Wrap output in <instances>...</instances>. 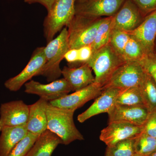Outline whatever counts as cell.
I'll return each instance as SVG.
<instances>
[{
  "label": "cell",
  "instance_id": "cell-1",
  "mask_svg": "<svg viewBox=\"0 0 156 156\" xmlns=\"http://www.w3.org/2000/svg\"><path fill=\"white\" fill-rule=\"evenodd\" d=\"M73 111L53 106L48 102L46 108L48 129L60 137L62 144L68 145L75 140H83V136L74 122Z\"/></svg>",
  "mask_w": 156,
  "mask_h": 156
},
{
  "label": "cell",
  "instance_id": "cell-2",
  "mask_svg": "<svg viewBox=\"0 0 156 156\" xmlns=\"http://www.w3.org/2000/svg\"><path fill=\"white\" fill-rule=\"evenodd\" d=\"M126 61L109 43L93 52L86 62L95 73V82L105 87L115 72Z\"/></svg>",
  "mask_w": 156,
  "mask_h": 156
},
{
  "label": "cell",
  "instance_id": "cell-3",
  "mask_svg": "<svg viewBox=\"0 0 156 156\" xmlns=\"http://www.w3.org/2000/svg\"><path fill=\"white\" fill-rule=\"evenodd\" d=\"M69 49L67 28L65 27L44 47L45 63L37 76H44L50 83L58 80L62 75L60 62Z\"/></svg>",
  "mask_w": 156,
  "mask_h": 156
},
{
  "label": "cell",
  "instance_id": "cell-4",
  "mask_svg": "<svg viewBox=\"0 0 156 156\" xmlns=\"http://www.w3.org/2000/svg\"><path fill=\"white\" fill-rule=\"evenodd\" d=\"M103 17L93 18L75 14L67 27L69 49L91 45Z\"/></svg>",
  "mask_w": 156,
  "mask_h": 156
},
{
  "label": "cell",
  "instance_id": "cell-5",
  "mask_svg": "<svg viewBox=\"0 0 156 156\" xmlns=\"http://www.w3.org/2000/svg\"><path fill=\"white\" fill-rule=\"evenodd\" d=\"M76 2V0H56L44 20V34L47 43L69 25L75 14Z\"/></svg>",
  "mask_w": 156,
  "mask_h": 156
},
{
  "label": "cell",
  "instance_id": "cell-6",
  "mask_svg": "<svg viewBox=\"0 0 156 156\" xmlns=\"http://www.w3.org/2000/svg\"><path fill=\"white\" fill-rule=\"evenodd\" d=\"M145 73L139 61H126L115 72L103 88L115 87L125 89L138 87Z\"/></svg>",
  "mask_w": 156,
  "mask_h": 156
},
{
  "label": "cell",
  "instance_id": "cell-7",
  "mask_svg": "<svg viewBox=\"0 0 156 156\" xmlns=\"http://www.w3.org/2000/svg\"><path fill=\"white\" fill-rule=\"evenodd\" d=\"M45 63L44 47L36 48L25 67L17 75L7 80L5 87L12 92H17L33 77L37 76Z\"/></svg>",
  "mask_w": 156,
  "mask_h": 156
},
{
  "label": "cell",
  "instance_id": "cell-8",
  "mask_svg": "<svg viewBox=\"0 0 156 156\" xmlns=\"http://www.w3.org/2000/svg\"><path fill=\"white\" fill-rule=\"evenodd\" d=\"M24 86L26 93L38 95L40 98L49 102L59 99L72 91L69 84L64 78L58 79L47 84L32 80L26 83Z\"/></svg>",
  "mask_w": 156,
  "mask_h": 156
},
{
  "label": "cell",
  "instance_id": "cell-9",
  "mask_svg": "<svg viewBox=\"0 0 156 156\" xmlns=\"http://www.w3.org/2000/svg\"><path fill=\"white\" fill-rule=\"evenodd\" d=\"M126 0H88L76 3L75 14L93 17L114 16Z\"/></svg>",
  "mask_w": 156,
  "mask_h": 156
},
{
  "label": "cell",
  "instance_id": "cell-10",
  "mask_svg": "<svg viewBox=\"0 0 156 156\" xmlns=\"http://www.w3.org/2000/svg\"><path fill=\"white\" fill-rule=\"evenodd\" d=\"M103 90V87L94 83L83 89L49 103L53 106L75 112L89 101L99 96Z\"/></svg>",
  "mask_w": 156,
  "mask_h": 156
},
{
  "label": "cell",
  "instance_id": "cell-11",
  "mask_svg": "<svg viewBox=\"0 0 156 156\" xmlns=\"http://www.w3.org/2000/svg\"><path fill=\"white\" fill-rule=\"evenodd\" d=\"M29 109L30 105L22 100L2 104L0 107V131L5 127L26 125Z\"/></svg>",
  "mask_w": 156,
  "mask_h": 156
},
{
  "label": "cell",
  "instance_id": "cell-12",
  "mask_svg": "<svg viewBox=\"0 0 156 156\" xmlns=\"http://www.w3.org/2000/svg\"><path fill=\"white\" fill-rule=\"evenodd\" d=\"M143 131V126L113 122L109 123L108 126L101 130L99 138L107 146H112L122 140L135 138L141 134Z\"/></svg>",
  "mask_w": 156,
  "mask_h": 156
},
{
  "label": "cell",
  "instance_id": "cell-13",
  "mask_svg": "<svg viewBox=\"0 0 156 156\" xmlns=\"http://www.w3.org/2000/svg\"><path fill=\"white\" fill-rule=\"evenodd\" d=\"M150 113L149 111L145 106H127L115 104L108 113V123L119 122L143 126Z\"/></svg>",
  "mask_w": 156,
  "mask_h": 156
},
{
  "label": "cell",
  "instance_id": "cell-14",
  "mask_svg": "<svg viewBox=\"0 0 156 156\" xmlns=\"http://www.w3.org/2000/svg\"><path fill=\"white\" fill-rule=\"evenodd\" d=\"M144 17L132 0H126L113 16L114 28L129 33L134 30Z\"/></svg>",
  "mask_w": 156,
  "mask_h": 156
},
{
  "label": "cell",
  "instance_id": "cell-15",
  "mask_svg": "<svg viewBox=\"0 0 156 156\" xmlns=\"http://www.w3.org/2000/svg\"><path fill=\"white\" fill-rule=\"evenodd\" d=\"M121 89L115 87L104 89L101 94L97 97L92 105L78 115V121L80 123H83L96 115L103 113H108L116 104L117 96Z\"/></svg>",
  "mask_w": 156,
  "mask_h": 156
},
{
  "label": "cell",
  "instance_id": "cell-16",
  "mask_svg": "<svg viewBox=\"0 0 156 156\" xmlns=\"http://www.w3.org/2000/svg\"><path fill=\"white\" fill-rule=\"evenodd\" d=\"M128 33L139 42L146 54L153 53L156 38V11L146 16L136 29Z\"/></svg>",
  "mask_w": 156,
  "mask_h": 156
},
{
  "label": "cell",
  "instance_id": "cell-17",
  "mask_svg": "<svg viewBox=\"0 0 156 156\" xmlns=\"http://www.w3.org/2000/svg\"><path fill=\"white\" fill-rule=\"evenodd\" d=\"M92 71L85 63L78 67L64 66L62 69V75L69 84L72 91L75 92L95 82V76L92 74Z\"/></svg>",
  "mask_w": 156,
  "mask_h": 156
},
{
  "label": "cell",
  "instance_id": "cell-18",
  "mask_svg": "<svg viewBox=\"0 0 156 156\" xmlns=\"http://www.w3.org/2000/svg\"><path fill=\"white\" fill-rule=\"evenodd\" d=\"M48 101L40 98L30 105L29 114L26 126L28 132L41 135L48 129L46 108Z\"/></svg>",
  "mask_w": 156,
  "mask_h": 156
},
{
  "label": "cell",
  "instance_id": "cell-19",
  "mask_svg": "<svg viewBox=\"0 0 156 156\" xmlns=\"http://www.w3.org/2000/svg\"><path fill=\"white\" fill-rule=\"evenodd\" d=\"M0 132V156H8L28 132L26 125L5 127Z\"/></svg>",
  "mask_w": 156,
  "mask_h": 156
},
{
  "label": "cell",
  "instance_id": "cell-20",
  "mask_svg": "<svg viewBox=\"0 0 156 156\" xmlns=\"http://www.w3.org/2000/svg\"><path fill=\"white\" fill-rule=\"evenodd\" d=\"M60 144V137L47 129L39 136L26 156H51Z\"/></svg>",
  "mask_w": 156,
  "mask_h": 156
},
{
  "label": "cell",
  "instance_id": "cell-21",
  "mask_svg": "<svg viewBox=\"0 0 156 156\" xmlns=\"http://www.w3.org/2000/svg\"><path fill=\"white\" fill-rule=\"evenodd\" d=\"M138 87L145 106L150 112H156V83L146 72L143 80Z\"/></svg>",
  "mask_w": 156,
  "mask_h": 156
},
{
  "label": "cell",
  "instance_id": "cell-22",
  "mask_svg": "<svg viewBox=\"0 0 156 156\" xmlns=\"http://www.w3.org/2000/svg\"><path fill=\"white\" fill-rule=\"evenodd\" d=\"M114 28L113 16L102 18L98 29L95 40L91 45L93 53L109 43Z\"/></svg>",
  "mask_w": 156,
  "mask_h": 156
},
{
  "label": "cell",
  "instance_id": "cell-23",
  "mask_svg": "<svg viewBox=\"0 0 156 156\" xmlns=\"http://www.w3.org/2000/svg\"><path fill=\"white\" fill-rule=\"evenodd\" d=\"M116 104L127 106H145L139 87L121 89L117 96Z\"/></svg>",
  "mask_w": 156,
  "mask_h": 156
},
{
  "label": "cell",
  "instance_id": "cell-24",
  "mask_svg": "<svg viewBox=\"0 0 156 156\" xmlns=\"http://www.w3.org/2000/svg\"><path fill=\"white\" fill-rule=\"evenodd\" d=\"M135 138L125 140L107 147L105 156H133L135 153Z\"/></svg>",
  "mask_w": 156,
  "mask_h": 156
},
{
  "label": "cell",
  "instance_id": "cell-25",
  "mask_svg": "<svg viewBox=\"0 0 156 156\" xmlns=\"http://www.w3.org/2000/svg\"><path fill=\"white\" fill-rule=\"evenodd\" d=\"M135 153L149 156L156 150V138L142 132L135 138Z\"/></svg>",
  "mask_w": 156,
  "mask_h": 156
},
{
  "label": "cell",
  "instance_id": "cell-26",
  "mask_svg": "<svg viewBox=\"0 0 156 156\" xmlns=\"http://www.w3.org/2000/svg\"><path fill=\"white\" fill-rule=\"evenodd\" d=\"M130 36L124 49L123 58L126 61H139L146 54L139 42L131 35Z\"/></svg>",
  "mask_w": 156,
  "mask_h": 156
},
{
  "label": "cell",
  "instance_id": "cell-27",
  "mask_svg": "<svg viewBox=\"0 0 156 156\" xmlns=\"http://www.w3.org/2000/svg\"><path fill=\"white\" fill-rule=\"evenodd\" d=\"M130 37V34L127 32L118 29L114 28L112 31L109 44L123 58L124 49Z\"/></svg>",
  "mask_w": 156,
  "mask_h": 156
},
{
  "label": "cell",
  "instance_id": "cell-28",
  "mask_svg": "<svg viewBox=\"0 0 156 156\" xmlns=\"http://www.w3.org/2000/svg\"><path fill=\"white\" fill-rule=\"evenodd\" d=\"M40 135L28 132L27 135L15 146L8 156H26Z\"/></svg>",
  "mask_w": 156,
  "mask_h": 156
},
{
  "label": "cell",
  "instance_id": "cell-29",
  "mask_svg": "<svg viewBox=\"0 0 156 156\" xmlns=\"http://www.w3.org/2000/svg\"><path fill=\"white\" fill-rule=\"evenodd\" d=\"M144 71L153 78L156 83V55L152 53L146 54L139 60Z\"/></svg>",
  "mask_w": 156,
  "mask_h": 156
},
{
  "label": "cell",
  "instance_id": "cell-30",
  "mask_svg": "<svg viewBox=\"0 0 156 156\" xmlns=\"http://www.w3.org/2000/svg\"><path fill=\"white\" fill-rule=\"evenodd\" d=\"M144 17L156 11V0H132Z\"/></svg>",
  "mask_w": 156,
  "mask_h": 156
},
{
  "label": "cell",
  "instance_id": "cell-31",
  "mask_svg": "<svg viewBox=\"0 0 156 156\" xmlns=\"http://www.w3.org/2000/svg\"><path fill=\"white\" fill-rule=\"evenodd\" d=\"M143 127V132L156 138V112H150Z\"/></svg>",
  "mask_w": 156,
  "mask_h": 156
},
{
  "label": "cell",
  "instance_id": "cell-32",
  "mask_svg": "<svg viewBox=\"0 0 156 156\" xmlns=\"http://www.w3.org/2000/svg\"><path fill=\"white\" fill-rule=\"evenodd\" d=\"M78 61L81 65L86 63L91 58L93 54L91 45L85 46L78 49Z\"/></svg>",
  "mask_w": 156,
  "mask_h": 156
},
{
  "label": "cell",
  "instance_id": "cell-33",
  "mask_svg": "<svg viewBox=\"0 0 156 156\" xmlns=\"http://www.w3.org/2000/svg\"><path fill=\"white\" fill-rule=\"evenodd\" d=\"M64 58L70 64H73L78 62V49H69L65 55Z\"/></svg>",
  "mask_w": 156,
  "mask_h": 156
},
{
  "label": "cell",
  "instance_id": "cell-34",
  "mask_svg": "<svg viewBox=\"0 0 156 156\" xmlns=\"http://www.w3.org/2000/svg\"><path fill=\"white\" fill-rule=\"evenodd\" d=\"M56 0H24L25 3L28 4L38 3L45 7L47 9L48 12L51 10L53 4Z\"/></svg>",
  "mask_w": 156,
  "mask_h": 156
},
{
  "label": "cell",
  "instance_id": "cell-35",
  "mask_svg": "<svg viewBox=\"0 0 156 156\" xmlns=\"http://www.w3.org/2000/svg\"><path fill=\"white\" fill-rule=\"evenodd\" d=\"M154 53L156 55V38L155 41L154 46Z\"/></svg>",
  "mask_w": 156,
  "mask_h": 156
},
{
  "label": "cell",
  "instance_id": "cell-36",
  "mask_svg": "<svg viewBox=\"0 0 156 156\" xmlns=\"http://www.w3.org/2000/svg\"><path fill=\"white\" fill-rule=\"evenodd\" d=\"M88 1V0H76V3H80L84 2H86V1Z\"/></svg>",
  "mask_w": 156,
  "mask_h": 156
},
{
  "label": "cell",
  "instance_id": "cell-37",
  "mask_svg": "<svg viewBox=\"0 0 156 156\" xmlns=\"http://www.w3.org/2000/svg\"><path fill=\"white\" fill-rule=\"evenodd\" d=\"M133 156H149L148 155H145L141 154L135 153Z\"/></svg>",
  "mask_w": 156,
  "mask_h": 156
},
{
  "label": "cell",
  "instance_id": "cell-38",
  "mask_svg": "<svg viewBox=\"0 0 156 156\" xmlns=\"http://www.w3.org/2000/svg\"><path fill=\"white\" fill-rule=\"evenodd\" d=\"M149 156H156V150Z\"/></svg>",
  "mask_w": 156,
  "mask_h": 156
}]
</instances>
